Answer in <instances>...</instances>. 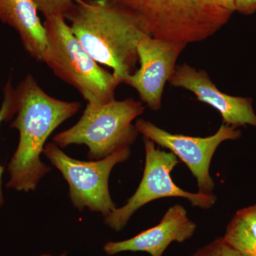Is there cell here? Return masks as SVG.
<instances>
[{
	"label": "cell",
	"mask_w": 256,
	"mask_h": 256,
	"mask_svg": "<svg viewBox=\"0 0 256 256\" xmlns=\"http://www.w3.org/2000/svg\"><path fill=\"white\" fill-rule=\"evenodd\" d=\"M16 117L10 127L18 130L20 140L8 164L6 188L18 192L34 191L50 168L40 156L52 133L77 114L78 101H64L46 94L36 79L28 74L15 88Z\"/></svg>",
	"instance_id": "cell-1"
},
{
	"label": "cell",
	"mask_w": 256,
	"mask_h": 256,
	"mask_svg": "<svg viewBox=\"0 0 256 256\" xmlns=\"http://www.w3.org/2000/svg\"><path fill=\"white\" fill-rule=\"evenodd\" d=\"M65 18L88 53L124 84L138 62V43L150 35L141 20L116 0H80Z\"/></svg>",
	"instance_id": "cell-2"
},
{
	"label": "cell",
	"mask_w": 256,
	"mask_h": 256,
	"mask_svg": "<svg viewBox=\"0 0 256 256\" xmlns=\"http://www.w3.org/2000/svg\"><path fill=\"white\" fill-rule=\"evenodd\" d=\"M47 45L43 60L60 80L75 88L88 102L108 104L120 84L88 53L62 16L45 18Z\"/></svg>",
	"instance_id": "cell-3"
},
{
	"label": "cell",
	"mask_w": 256,
	"mask_h": 256,
	"mask_svg": "<svg viewBox=\"0 0 256 256\" xmlns=\"http://www.w3.org/2000/svg\"><path fill=\"white\" fill-rule=\"evenodd\" d=\"M141 20L153 38L186 44L206 40L232 14L210 0H116Z\"/></svg>",
	"instance_id": "cell-4"
},
{
	"label": "cell",
	"mask_w": 256,
	"mask_h": 256,
	"mask_svg": "<svg viewBox=\"0 0 256 256\" xmlns=\"http://www.w3.org/2000/svg\"><path fill=\"white\" fill-rule=\"evenodd\" d=\"M144 109L142 102L133 98L114 100L102 105L88 102L78 122L58 133L53 142L60 148L86 144L89 159H102L134 142L139 132L132 122Z\"/></svg>",
	"instance_id": "cell-5"
},
{
	"label": "cell",
	"mask_w": 256,
	"mask_h": 256,
	"mask_svg": "<svg viewBox=\"0 0 256 256\" xmlns=\"http://www.w3.org/2000/svg\"><path fill=\"white\" fill-rule=\"evenodd\" d=\"M43 152L68 182L69 196L74 206L99 212L104 217L117 208L109 192V176L116 164L129 158L130 146L120 148L96 161L74 159L54 142L48 143Z\"/></svg>",
	"instance_id": "cell-6"
},
{
	"label": "cell",
	"mask_w": 256,
	"mask_h": 256,
	"mask_svg": "<svg viewBox=\"0 0 256 256\" xmlns=\"http://www.w3.org/2000/svg\"><path fill=\"white\" fill-rule=\"evenodd\" d=\"M144 144L146 166L140 184L126 204L104 217L106 225L119 232L126 227L133 214L140 208L166 197H182L190 202L192 206L204 210H208L215 204L217 198L213 194L191 193L175 184L171 172L178 164V160L172 152L158 149L154 142L148 138H144Z\"/></svg>",
	"instance_id": "cell-7"
},
{
	"label": "cell",
	"mask_w": 256,
	"mask_h": 256,
	"mask_svg": "<svg viewBox=\"0 0 256 256\" xmlns=\"http://www.w3.org/2000/svg\"><path fill=\"white\" fill-rule=\"evenodd\" d=\"M134 126L143 137L168 148L181 160L196 178L198 192L205 194H212L215 186L210 168L217 148L225 141L239 139L242 134L239 128L224 124L215 134L206 138L172 134L144 119L138 120Z\"/></svg>",
	"instance_id": "cell-8"
},
{
	"label": "cell",
	"mask_w": 256,
	"mask_h": 256,
	"mask_svg": "<svg viewBox=\"0 0 256 256\" xmlns=\"http://www.w3.org/2000/svg\"><path fill=\"white\" fill-rule=\"evenodd\" d=\"M188 44L146 35L138 45L140 68L124 84L136 89L142 102L152 110L161 108L165 84L176 69V60Z\"/></svg>",
	"instance_id": "cell-9"
},
{
	"label": "cell",
	"mask_w": 256,
	"mask_h": 256,
	"mask_svg": "<svg viewBox=\"0 0 256 256\" xmlns=\"http://www.w3.org/2000/svg\"><path fill=\"white\" fill-rule=\"evenodd\" d=\"M169 82L193 92L197 100L218 111L223 124L236 128L250 126L256 128V114L252 98L224 94L218 88L206 72L197 70L188 64L178 65Z\"/></svg>",
	"instance_id": "cell-10"
},
{
	"label": "cell",
	"mask_w": 256,
	"mask_h": 256,
	"mask_svg": "<svg viewBox=\"0 0 256 256\" xmlns=\"http://www.w3.org/2000/svg\"><path fill=\"white\" fill-rule=\"evenodd\" d=\"M196 229V224L188 218L184 207L175 204L166 210L156 226L127 240L106 242L104 250L108 256L130 252L162 256L172 242H186L193 236Z\"/></svg>",
	"instance_id": "cell-11"
},
{
	"label": "cell",
	"mask_w": 256,
	"mask_h": 256,
	"mask_svg": "<svg viewBox=\"0 0 256 256\" xmlns=\"http://www.w3.org/2000/svg\"><path fill=\"white\" fill-rule=\"evenodd\" d=\"M38 11L33 0H0V21L14 28L28 54L42 62L47 38Z\"/></svg>",
	"instance_id": "cell-12"
},
{
	"label": "cell",
	"mask_w": 256,
	"mask_h": 256,
	"mask_svg": "<svg viewBox=\"0 0 256 256\" xmlns=\"http://www.w3.org/2000/svg\"><path fill=\"white\" fill-rule=\"evenodd\" d=\"M223 237L242 256H256V240L236 224L229 222Z\"/></svg>",
	"instance_id": "cell-13"
},
{
	"label": "cell",
	"mask_w": 256,
	"mask_h": 256,
	"mask_svg": "<svg viewBox=\"0 0 256 256\" xmlns=\"http://www.w3.org/2000/svg\"><path fill=\"white\" fill-rule=\"evenodd\" d=\"M16 92L13 87L12 79H9L4 88V98L0 108V124L4 121L11 119L16 114ZM4 168L0 165V208L4 204L2 178L4 172Z\"/></svg>",
	"instance_id": "cell-14"
},
{
	"label": "cell",
	"mask_w": 256,
	"mask_h": 256,
	"mask_svg": "<svg viewBox=\"0 0 256 256\" xmlns=\"http://www.w3.org/2000/svg\"><path fill=\"white\" fill-rule=\"evenodd\" d=\"M38 11L45 18L50 16H62L66 18L76 3L80 0H33Z\"/></svg>",
	"instance_id": "cell-15"
},
{
	"label": "cell",
	"mask_w": 256,
	"mask_h": 256,
	"mask_svg": "<svg viewBox=\"0 0 256 256\" xmlns=\"http://www.w3.org/2000/svg\"><path fill=\"white\" fill-rule=\"evenodd\" d=\"M192 256H242L232 246L224 240V237L214 239L213 242L200 248Z\"/></svg>",
	"instance_id": "cell-16"
},
{
	"label": "cell",
	"mask_w": 256,
	"mask_h": 256,
	"mask_svg": "<svg viewBox=\"0 0 256 256\" xmlns=\"http://www.w3.org/2000/svg\"><path fill=\"white\" fill-rule=\"evenodd\" d=\"M230 222L242 227L249 236L256 240V203L238 210Z\"/></svg>",
	"instance_id": "cell-17"
},
{
	"label": "cell",
	"mask_w": 256,
	"mask_h": 256,
	"mask_svg": "<svg viewBox=\"0 0 256 256\" xmlns=\"http://www.w3.org/2000/svg\"><path fill=\"white\" fill-rule=\"evenodd\" d=\"M236 12L244 15L256 12V0H235Z\"/></svg>",
	"instance_id": "cell-18"
},
{
	"label": "cell",
	"mask_w": 256,
	"mask_h": 256,
	"mask_svg": "<svg viewBox=\"0 0 256 256\" xmlns=\"http://www.w3.org/2000/svg\"><path fill=\"white\" fill-rule=\"evenodd\" d=\"M217 6L233 14L236 12L235 0H210Z\"/></svg>",
	"instance_id": "cell-19"
},
{
	"label": "cell",
	"mask_w": 256,
	"mask_h": 256,
	"mask_svg": "<svg viewBox=\"0 0 256 256\" xmlns=\"http://www.w3.org/2000/svg\"><path fill=\"white\" fill-rule=\"evenodd\" d=\"M40 256H52L50 255H47V254H44V255H41ZM60 256H65V254H63V255Z\"/></svg>",
	"instance_id": "cell-20"
}]
</instances>
